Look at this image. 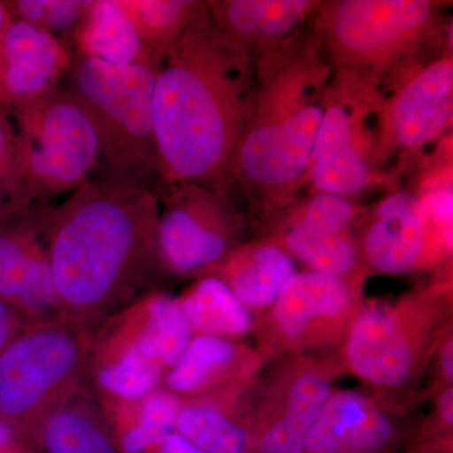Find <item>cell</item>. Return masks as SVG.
<instances>
[{
    "mask_svg": "<svg viewBox=\"0 0 453 453\" xmlns=\"http://www.w3.org/2000/svg\"><path fill=\"white\" fill-rule=\"evenodd\" d=\"M157 219L155 190L96 174L52 208L44 241L65 320L88 332L166 273Z\"/></svg>",
    "mask_w": 453,
    "mask_h": 453,
    "instance_id": "cell-1",
    "label": "cell"
},
{
    "mask_svg": "<svg viewBox=\"0 0 453 453\" xmlns=\"http://www.w3.org/2000/svg\"><path fill=\"white\" fill-rule=\"evenodd\" d=\"M253 81L255 55L220 33L203 2L166 50L155 81L153 127L162 187L192 183L231 196L228 168Z\"/></svg>",
    "mask_w": 453,
    "mask_h": 453,
    "instance_id": "cell-2",
    "label": "cell"
},
{
    "mask_svg": "<svg viewBox=\"0 0 453 453\" xmlns=\"http://www.w3.org/2000/svg\"><path fill=\"white\" fill-rule=\"evenodd\" d=\"M333 73L311 32L255 56L251 101L228 178L261 226L294 204L308 181Z\"/></svg>",
    "mask_w": 453,
    "mask_h": 453,
    "instance_id": "cell-3",
    "label": "cell"
},
{
    "mask_svg": "<svg viewBox=\"0 0 453 453\" xmlns=\"http://www.w3.org/2000/svg\"><path fill=\"white\" fill-rule=\"evenodd\" d=\"M453 333L452 270L395 299H365L335 351L342 374L375 395L421 404L438 348Z\"/></svg>",
    "mask_w": 453,
    "mask_h": 453,
    "instance_id": "cell-4",
    "label": "cell"
},
{
    "mask_svg": "<svg viewBox=\"0 0 453 453\" xmlns=\"http://www.w3.org/2000/svg\"><path fill=\"white\" fill-rule=\"evenodd\" d=\"M446 4L436 0L320 2L311 35L334 73L381 88L417 70L413 65L419 57L442 35Z\"/></svg>",
    "mask_w": 453,
    "mask_h": 453,
    "instance_id": "cell-5",
    "label": "cell"
},
{
    "mask_svg": "<svg viewBox=\"0 0 453 453\" xmlns=\"http://www.w3.org/2000/svg\"><path fill=\"white\" fill-rule=\"evenodd\" d=\"M164 56L150 52L134 64L116 65L76 55L64 85L85 107L101 146L95 174L162 187L153 127V92Z\"/></svg>",
    "mask_w": 453,
    "mask_h": 453,
    "instance_id": "cell-6",
    "label": "cell"
},
{
    "mask_svg": "<svg viewBox=\"0 0 453 453\" xmlns=\"http://www.w3.org/2000/svg\"><path fill=\"white\" fill-rule=\"evenodd\" d=\"M7 111L13 127L7 214L74 192L96 173V127L64 83Z\"/></svg>",
    "mask_w": 453,
    "mask_h": 453,
    "instance_id": "cell-7",
    "label": "cell"
},
{
    "mask_svg": "<svg viewBox=\"0 0 453 453\" xmlns=\"http://www.w3.org/2000/svg\"><path fill=\"white\" fill-rule=\"evenodd\" d=\"M368 277L365 273H295L275 303L256 316L255 347L268 362L338 350L365 299Z\"/></svg>",
    "mask_w": 453,
    "mask_h": 453,
    "instance_id": "cell-8",
    "label": "cell"
},
{
    "mask_svg": "<svg viewBox=\"0 0 453 453\" xmlns=\"http://www.w3.org/2000/svg\"><path fill=\"white\" fill-rule=\"evenodd\" d=\"M387 98L378 86L333 73L308 174L316 193L347 198L371 186L378 173L375 146Z\"/></svg>",
    "mask_w": 453,
    "mask_h": 453,
    "instance_id": "cell-9",
    "label": "cell"
},
{
    "mask_svg": "<svg viewBox=\"0 0 453 453\" xmlns=\"http://www.w3.org/2000/svg\"><path fill=\"white\" fill-rule=\"evenodd\" d=\"M88 330L68 320L33 324L0 354V419L14 426L50 414L79 380Z\"/></svg>",
    "mask_w": 453,
    "mask_h": 453,
    "instance_id": "cell-10",
    "label": "cell"
},
{
    "mask_svg": "<svg viewBox=\"0 0 453 453\" xmlns=\"http://www.w3.org/2000/svg\"><path fill=\"white\" fill-rule=\"evenodd\" d=\"M157 244L166 273L207 276L241 244L253 223L232 201L211 188L166 184L157 190Z\"/></svg>",
    "mask_w": 453,
    "mask_h": 453,
    "instance_id": "cell-11",
    "label": "cell"
},
{
    "mask_svg": "<svg viewBox=\"0 0 453 453\" xmlns=\"http://www.w3.org/2000/svg\"><path fill=\"white\" fill-rule=\"evenodd\" d=\"M340 375L335 351L268 362L253 389L249 453H303Z\"/></svg>",
    "mask_w": 453,
    "mask_h": 453,
    "instance_id": "cell-12",
    "label": "cell"
},
{
    "mask_svg": "<svg viewBox=\"0 0 453 453\" xmlns=\"http://www.w3.org/2000/svg\"><path fill=\"white\" fill-rule=\"evenodd\" d=\"M354 231L368 276L451 270L452 238L431 219L421 196L410 190H396L365 208Z\"/></svg>",
    "mask_w": 453,
    "mask_h": 453,
    "instance_id": "cell-13",
    "label": "cell"
},
{
    "mask_svg": "<svg viewBox=\"0 0 453 453\" xmlns=\"http://www.w3.org/2000/svg\"><path fill=\"white\" fill-rule=\"evenodd\" d=\"M363 210L344 196L316 193L265 223L261 237L279 244L311 273H365L354 231Z\"/></svg>",
    "mask_w": 453,
    "mask_h": 453,
    "instance_id": "cell-14",
    "label": "cell"
},
{
    "mask_svg": "<svg viewBox=\"0 0 453 453\" xmlns=\"http://www.w3.org/2000/svg\"><path fill=\"white\" fill-rule=\"evenodd\" d=\"M414 408L365 388H335L303 453H402L416 427Z\"/></svg>",
    "mask_w": 453,
    "mask_h": 453,
    "instance_id": "cell-15",
    "label": "cell"
},
{
    "mask_svg": "<svg viewBox=\"0 0 453 453\" xmlns=\"http://www.w3.org/2000/svg\"><path fill=\"white\" fill-rule=\"evenodd\" d=\"M453 57L447 50L405 77L381 112L375 146V170L393 157L418 150L452 124Z\"/></svg>",
    "mask_w": 453,
    "mask_h": 453,
    "instance_id": "cell-16",
    "label": "cell"
},
{
    "mask_svg": "<svg viewBox=\"0 0 453 453\" xmlns=\"http://www.w3.org/2000/svg\"><path fill=\"white\" fill-rule=\"evenodd\" d=\"M50 211L40 202L0 217V299L35 324L64 316L44 241Z\"/></svg>",
    "mask_w": 453,
    "mask_h": 453,
    "instance_id": "cell-17",
    "label": "cell"
},
{
    "mask_svg": "<svg viewBox=\"0 0 453 453\" xmlns=\"http://www.w3.org/2000/svg\"><path fill=\"white\" fill-rule=\"evenodd\" d=\"M71 61L70 50L52 35L12 20L0 35V109H13L56 88Z\"/></svg>",
    "mask_w": 453,
    "mask_h": 453,
    "instance_id": "cell-18",
    "label": "cell"
},
{
    "mask_svg": "<svg viewBox=\"0 0 453 453\" xmlns=\"http://www.w3.org/2000/svg\"><path fill=\"white\" fill-rule=\"evenodd\" d=\"M267 365L266 357L243 340L195 335L164 381L173 395L199 398L256 380Z\"/></svg>",
    "mask_w": 453,
    "mask_h": 453,
    "instance_id": "cell-19",
    "label": "cell"
},
{
    "mask_svg": "<svg viewBox=\"0 0 453 453\" xmlns=\"http://www.w3.org/2000/svg\"><path fill=\"white\" fill-rule=\"evenodd\" d=\"M214 25L228 40L253 55L270 52L296 38L315 17L312 0H211Z\"/></svg>",
    "mask_w": 453,
    "mask_h": 453,
    "instance_id": "cell-20",
    "label": "cell"
},
{
    "mask_svg": "<svg viewBox=\"0 0 453 453\" xmlns=\"http://www.w3.org/2000/svg\"><path fill=\"white\" fill-rule=\"evenodd\" d=\"M257 380L216 395L184 399L177 434L208 453H249L251 402Z\"/></svg>",
    "mask_w": 453,
    "mask_h": 453,
    "instance_id": "cell-21",
    "label": "cell"
},
{
    "mask_svg": "<svg viewBox=\"0 0 453 453\" xmlns=\"http://www.w3.org/2000/svg\"><path fill=\"white\" fill-rule=\"evenodd\" d=\"M295 261L279 244L259 237L241 244L211 271L253 315L266 311L283 286L296 273Z\"/></svg>",
    "mask_w": 453,
    "mask_h": 453,
    "instance_id": "cell-22",
    "label": "cell"
},
{
    "mask_svg": "<svg viewBox=\"0 0 453 453\" xmlns=\"http://www.w3.org/2000/svg\"><path fill=\"white\" fill-rule=\"evenodd\" d=\"M73 42L76 55L110 64H134L150 53L122 0H92Z\"/></svg>",
    "mask_w": 453,
    "mask_h": 453,
    "instance_id": "cell-23",
    "label": "cell"
},
{
    "mask_svg": "<svg viewBox=\"0 0 453 453\" xmlns=\"http://www.w3.org/2000/svg\"><path fill=\"white\" fill-rule=\"evenodd\" d=\"M180 303L195 335L231 340L252 335L255 318L216 276H202Z\"/></svg>",
    "mask_w": 453,
    "mask_h": 453,
    "instance_id": "cell-24",
    "label": "cell"
},
{
    "mask_svg": "<svg viewBox=\"0 0 453 453\" xmlns=\"http://www.w3.org/2000/svg\"><path fill=\"white\" fill-rule=\"evenodd\" d=\"M144 308L142 329L130 344L166 372L177 365L195 333L177 297L154 294Z\"/></svg>",
    "mask_w": 453,
    "mask_h": 453,
    "instance_id": "cell-25",
    "label": "cell"
},
{
    "mask_svg": "<svg viewBox=\"0 0 453 453\" xmlns=\"http://www.w3.org/2000/svg\"><path fill=\"white\" fill-rule=\"evenodd\" d=\"M202 3L199 0H122L146 50L162 56L186 32Z\"/></svg>",
    "mask_w": 453,
    "mask_h": 453,
    "instance_id": "cell-26",
    "label": "cell"
},
{
    "mask_svg": "<svg viewBox=\"0 0 453 453\" xmlns=\"http://www.w3.org/2000/svg\"><path fill=\"white\" fill-rule=\"evenodd\" d=\"M91 411L62 402L47 416L44 442L50 453H116Z\"/></svg>",
    "mask_w": 453,
    "mask_h": 453,
    "instance_id": "cell-27",
    "label": "cell"
},
{
    "mask_svg": "<svg viewBox=\"0 0 453 453\" xmlns=\"http://www.w3.org/2000/svg\"><path fill=\"white\" fill-rule=\"evenodd\" d=\"M163 369L127 344L120 356L98 369L96 381L104 392L121 401H142L157 392Z\"/></svg>",
    "mask_w": 453,
    "mask_h": 453,
    "instance_id": "cell-28",
    "label": "cell"
},
{
    "mask_svg": "<svg viewBox=\"0 0 453 453\" xmlns=\"http://www.w3.org/2000/svg\"><path fill=\"white\" fill-rule=\"evenodd\" d=\"M184 398L168 392L151 393L140 404L136 425L124 434L121 449L125 453H142L160 446L177 432V419Z\"/></svg>",
    "mask_w": 453,
    "mask_h": 453,
    "instance_id": "cell-29",
    "label": "cell"
},
{
    "mask_svg": "<svg viewBox=\"0 0 453 453\" xmlns=\"http://www.w3.org/2000/svg\"><path fill=\"white\" fill-rule=\"evenodd\" d=\"M92 0H7L12 18L50 33L65 44L77 29ZM68 49V47H67Z\"/></svg>",
    "mask_w": 453,
    "mask_h": 453,
    "instance_id": "cell-30",
    "label": "cell"
},
{
    "mask_svg": "<svg viewBox=\"0 0 453 453\" xmlns=\"http://www.w3.org/2000/svg\"><path fill=\"white\" fill-rule=\"evenodd\" d=\"M429 402L431 410L417 421L403 453H453V388Z\"/></svg>",
    "mask_w": 453,
    "mask_h": 453,
    "instance_id": "cell-31",
    "label": "cell"
},
{
    "mask_svg": "<svg viewBox=\"0 0 453 453\" xmlns=\"http://www.w3.org/2000/svg\"><path fill=\"white\" fill-rule=\"evenodd\" d=\"M427 386L423 387L419 402L431 401L443 390L453 388V333L449 334L438 348L429 365Z\"/></svg>",
    "mask_w": 453,
    "mask_h": 453,
    "instance_id": "cell-32",
    "label": "cell"
},
{
    "mask_svg": "<svg viewBox=\"0 0 453 453\" xmlns=\"http://www.w3.org/2000/svg\"><path fill=\"white\" fill-rule=\"evenodd\" d=\"M12 163H13V127H12L7 110L0 109V217L7 214Z\"/></svg>",
    "mask_w": 453,
    "mask_h": 453,
    "instance_id": "cell-33",
    "label": "cell"
},
{
    "mask_svg": "<svg viewBox=\"0 0 453 453\" xmlns=\"http://www.w3.org/2000/svg\"><path fill=\"white\" fill-rule=\"evenodd\" d=\"M23 319L16 309L0 299V354L18 335L25 332L26 329H22Z\"/></svg>",
    "mask_w": 453,
    "mask_h": 453,
    "instance_id": "cell-34",
    "label": "cell"
},
{
    "mask_svg": "<svg viewBox=\"0 0 453 453\" xmlns=\"http://www.w3.org/2000/svg\"><path fill=\"white\" fill-rule=\"evenodd\" d=\"M157 453H208L203 451L192 442L180 436L175 432L174 434L166 438L165 441L159 446V452Z\"/></svg>",
    "mask_w": 453,
    "mask_h": 453,
    "instance_id": "cell-35",
    "label": "cell"
},
{
    "mask_svg": "<svg viewBox=\"0 0 453 453\" xmlns=\"http://www.w3.org/2000/svg\"><path fill=\"white\" fill-rule=\"evenodd\" d=\"M12 20H13V18H12L11 13H9L7 3L0 2V35L5 32V29L11 25Z\"/></svg>",
    "mask_w": 453,
    "mask_h": 453,
    "instance_id": "cell-36",
    "label": "cell"
}]
</instances>
